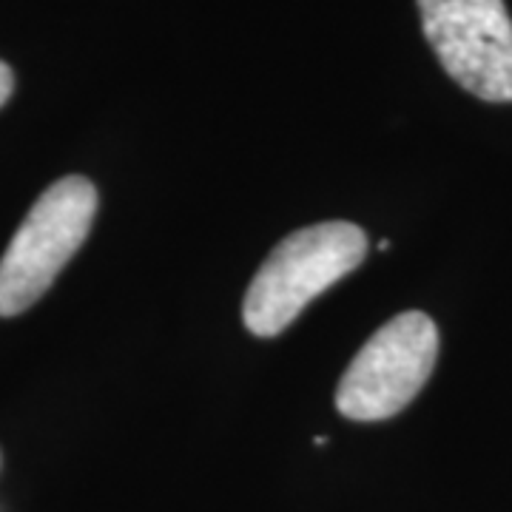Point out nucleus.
<instances>
[{"instance_id": "f257e3e1", "label": "nucleus", "mask_w": 512, "mask_h": 512, "mask_svg": "<svg viewBox=\"0 0 512 512\" xmlns=\"http://www.w3.org/2000/svg\"><path fill=\"white\" fill-rule=\"evenodd\" d=\"M367 256V234L353 222H319L276 245L256 271L242 302V322L259 339L279 336L316 296L356 271Z\"/></svg>"}, {"instance_id": "7ed1b4c3", "label": "nucleus", "mask_w": 512, "mask_h": 512, "mask_svg": "<svg viewBox=\"0 0 512 512\" xmlns=\"http://www.w3.org/2000/svg\"><path fill=\"white\" fill-rule=\"evenodd\" d=\"M439 328L421 311L384 322L367 339L336 387V410L350 421H384L402 413L433 376Z\"/></svg>"}, {"instance_id": "f03ea898", "label": "nucleus", "mask_w": 512, "mask_h": 512, "mask_svg": "<svg viewBox=\"0 0 512 512\" xmlns=\"http://www.w3.org/2000/svg\"><path fill=\"white\" fill-rule=\"evenodd\" d=\"M97 214V188L86 177H63L32 205L0 259V316L29 311L52 288L80 245L89 239Z\"/></svg>"}, {"instance_id": "423d86ee", "label": "nucleus", "mask_w": 512, "mask_h": 512, "mask_svg": "<svg viewBox=\"0 0 512 512\" xmlns=\"http://www.w3.org/2000/svg\"><path fill=\"white\" fill-rule=\"evenodd\" d=\"M0 461H3V458H0Z\"/></svg>"}, {"instance_id": "20e7f679", "label": "nucleus", "mask_w": 512, "mask_h": 512, "mask_svg": "<svg viewBox=\"0 0 512 512\" xmlns=\"http://www.w3.org/2000/svg\"><path fill=\"white\" fill-rule=\"evenodd\" d=\"M444 72L484 103H512V18L504 0H416Z\"/></svg>"}, {"instance_id": "39448f33", "label": "nucleus", "mask_w": 512, "mask_h": 512, "mask_svg": "<svg viewBox=\"0 0 512 512\" xmlns=\"http://www.w3.org/2000/svg\"><path fill=\"white\" fill-rule=\"evenodd\" d=\"M12 92H15V74L0 60V109L6 106V100L12 97Z\"/></svg>"}]
</instances>
